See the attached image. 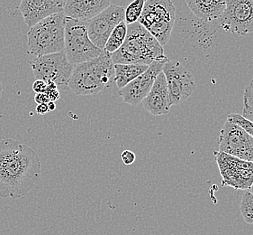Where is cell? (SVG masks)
<instances>
[{
    "label": "cell",
    "instance_id": "obj_1",
    "mask_svg": "<svg viewBox=\"0 0 253 235\" xmlns=\"http://www.w3.org/2000/svg\"><path fill=\"white\" fill-rule=\"evenodd\" d=\"M40 172V159L34 149L12 138L0 140L1 197H24L36 184Z\"/></svg>",
    "mask_w": 253,
    "mask_h": 235
},
{
    "label": "cell",
    "instance_id": "obj_7",
    "mask_svg": "<svg viewBox=\"0 0 253 235\" xmlns=\"http://www.w3.org/2000/svg\"><path fill=\"white\" fill-rule=\"evenodd\" d=\"M36 80L55 83L58 89L69 90V82L74 65L67 60L64 52L35 57L29 61Z\"/></svg>",
    "mask_w": 253,
    "mask_h": 235
},
{
    "label": "cell",
    "instance_id": "obj_26",
    "mask_svg": "<svg viewBox=\"0 0 253 235\" xmlns=\"http://www.w3.org/2000/svg\"><path fill=\"white\" fill-rule=\"evenodd\" d=\"M33 91L37 93H45L47 91V83L41 80H36L33 83Z\"/></svg>",
    "mask_w": 253,
    "mask_h": 235
},
{
    "label": "cell",
    "instance_id": "obj_21",
    "mask_svg": "<svg viewBox=\"0 0 253 235\" xmlns=\"http://www.w3.org/2000/svg\"><path fill=\"white\" fill-rule=\"evenodd\" d=\"M240 211L246 224L253 225V194L244 191L240 204Z\"/></svg>",
    "mask_w": 253,
    "mask_h": 235
},
{
    "label": "cell",
    "instance_id": "obj_10",
    "mask_svg": "<svg viewBox=\"0 0 253 235\" xmlns=\"http://www.w3.org/2000/svg\"><path fill=\"white\" fill-rule=\"evenodd\" d=\"M218 144L220 152L253 163V138L237 125L226 120L219 135Z\"/></svg>",
    "mask_w": 253,
    "mask_h": 235
},
{
    "label": "cell",
    "instance_id": "obj_5",
    "mask_svg": "<svg viewBox=\"0 0 253 235\" xmlns=\"http://www.w3.org/2000/svg\"><path fill=\"white\" fill-rule=\"evenodd\" d=\"M176 20V8L170 0H147L139 23L157 40L166 45Z\"/></svg>",
    "mask_w": 253,
    "mask_h": 235
},
{
    "label": "cell",
    "instance_id": "obj_9",
    "mask_svg": "<svg viewBox=\"0 0 253 235\" xmlns=\"http://www.w3.org/2000/svg\"><path fill=\"white\" fill-rule=\"evenodd\" d=\"M223 30L238 36L253 33V0H229L218 20Z\"/></svg>",
    "mask_w": 253,
    "mask_h": 235
},
{
    "label": "cell",
    "instance_id": "obj_30",
    "mask_svg": "<svg viewBox=\"0 0 253 235\" xmlns=\"http://www.w3.org/2000/svg\"><path fill=\"white\" fill-rule=\"evenodd\" d=\"M2 94H3V87H2V83L0 82V100L2 97Z\"/></svg>",
    "mask_w": 253,
    "mask_h": 235
},
{
    "label": "cell",
    "instance_id": "obj_22",
    "mask_svg": "<svg viewBox=\"0 0 253 235\" xmlns=\"http://www.w3.org/2000/svg\"><path fill=\"white\" fill-rule=\"evenodd\" d=\"M242 116L248 121L253 123V78L244 90Z\"/></svg>",
    "mask_w": 253,
    "mask_h": 235
},
{
    "label": "cell",
    "instance_id": "obj_18",
    "mask_svg": "<svg viewBox=\"0 0 253 235\" xmlns=\"http://www.w3.org/2000/svg\"><path fill=\"white\" fill-rule=\"evenodd\" d=\"M149 66L135 65V64H114L115 79L117 87L120 90L126 87L130 82L135 80L137 77L146 72Z\"/></svg>",
    "mask_w": 253,
    "mask_h": 235
},
{
    "label": "cell",
    "instance_id": "obj_28",
    "mask_svg": "<svg viewBox=\"0 0 253 235\" xmlns=\"http://www.w3.org/2000/svg\"><path fill=\"white\" fill-rule=\"evenodd\" d=\"M49 112L50 111H49V108H48L47 104H39L36 107V113L40 114V115H44V114L49 113Z\"/></svg>",
    "mask_w": 253,
    "mask_h": 235
},
{
    "label": "cell",
    "instance_id": "obj_4",
    "mask_svg": "<svg viewBox=\"0 0 253 235\" xmlns=\"http://www.w3.org/2000/svg\"><path fill=\"white\" fill-rule=\"evenodd\" d=\"M66 15H51L32 26L27 33L28 54L36 57L64 52Z\"/></svg>",
    "mask_w": 253,
    "mask_h": 235
},
{
    "label": "cell",
    "instance_id": "obj_11",
    "mask_svg": "<svg viewBox=\"0 0 253 235\" xmlns=\"http://www.w3.org/2000/svg\"><path fill=\"white\" fill-rule=\"evenodd\" d=\"M171 106L178 105L192 95L196 83L192 74L180 62L168 61L162 68Z\"/></svg>",
    "mask_w": 253,
    "mask_h": 235
},
{
    "label": "cell",
    "instance_id": "obj_23",
    "mask_svg": "<svg viewBox=\"0 0 253 235\" xmlns=\"http://www.w3.org/2000/svg\"><path fill=\"white\" fill-rule=\"evenodd\" d=\"M227 121L233 123L239 127L243 128L246 132L249 133L253 138V123L248 121L238 113H231L227 116Z\"/></svg>",
    "mask_w": 253,
    "mask_h": 235
},
{
    "label": "cell",
    "instance_id": "obj_32",
    "mask_svg": "<svg viewBox=\"0 0 253 235\" xmlns=\"http://www.w3.org/2000/svg\"></svg>",
    "mask_w": 253,
    "mask_h": 235
},
{
    "label": "cell",
    "instance_id": "obj_12",
    "mask_svg": "<svg viewBox=\"0 0 253 235\" xmlns=\"http://www.w3.org/2000/svg\"><path fill=\"white\" fill-rule=\"evenodd\" d=\"M125 21V8L110 5L91 20L86 22V28L92 43L104 51L108 37L120 23Z\"/></svg>",
    "mask_w": 253,
    "mask_h": 235
},
{
    "label": "cell",
    "instance_id": "obj_27",
    "mask_svg": "<svg viewBox=\"0 0 253 235\" xmlns=\"http://www.w3.org/2000/svg\"><path fill=\"white\" fill-rule=\"evenodd\" d=\"M35 102L38 105L39 104H47L50 102V100H49V98H48L46 93H37L35 96Z\"/></svg>",
    "mask_w": 253,
    "mask_h": 235
},
{
    "label": "cell",
    "instance_id": "obj_15",
    "mask_svg": "<svg viewBox=\"0 0 253 235\" xmlns=\"http://www.w3.org/2000/svg\"><path fill=\"white\" fill-rule=\"evenodd\" d=\"M142 106L147 112L155 116L166 115L169 113L171 103L168 92L166 79L161 72L152 85V90L142 101Z\"/></svg>",
    "mask_w": 253,
    "mask_h": 235
},
{
    "label": "cell",
    "instance_id": "obj_13",
    "mask_svg": "<svg viewBox=\"0 0 253 235\" xmlns=\"http://www.w3.org/2000/svg\"><path fill=\"white\" fill-rule=\"evenodd\" d=\"M167 61H154L149 66L146 72L137 77L126 87L119 90L118 95L124 102L131 105H138L146 98L158 75L162 72L163 65Z\"/></svg>",
    "mask_w": 253,
    "mask_h": 235
},
{
    "label": "cell",
    "instance_id": "obj_29",
    "mask_svg": "<svg viewBox=\"0 0 253 235\" xmlns=\"http://www.w3.org/2000/svg\"><path fill=\"white\" fill-rule=\"evenodd\" d=\"M47 105H48L50 112H52V111H54L56 109V104L54 102H49V103H47Z\"/></svg>",
    "mask_w": 253,
    "mask_h": 235
},
{
    "label": "cell",
    "instance_id": "obj_16",
    "mask_svg": "<svg viewBox=\"0 0 253 235\" xmlns=\"http://www.w3.org/2000/svg\"><path fill=\"white\" fill-rule=\"evenodd\" d=\"M111 5L108 0H69L63 14L69 18L87 22L91 20Z\"/></svg>",
    "mask_w": 253,
    "mask_h": 235
},
{
    "label": "cell",
    "instance_id": "obj_25",
    "mask_svg": "<svg viewBox=\"0 0 253 235\" xmlns=\"http://www.w3.org/2000/svg\"><path fill=\"white\" fill-rule=\"evenodd\" d=\"M121 159L123 163L126 166H129V165L134 163V161L136 159V155L131 150H125L122 152Z\"/></svg>",
    "mask_w": 253,
    "mask_h": 235
},
{
    "label": "cell",
    "instance_id": "obj_24",
    "mask_svg": "<svg viewBox=\"0 0 253 235\" xmlns=\"http://www.w3.org/2000/svg\"><path fill=\"white\" fill-rule=\"evenodd\" d=\"M47 83V91H46V94L49 98L50 102H54L55 103L57 100H59L61 97L60 94V91L58 87L56 86L55 83L53 82H46Z\"/></svg>",
    "mask_w": 253,
    "mask_h": 235
},
{
    "label": "cell",
    "instance_id": "obj_14",
    "mask_svg": "<svg viewBox=\"0 0 253 235\" xmlns=\"http://www.w3.org/2000/svg\"><path fill=\"white\" fill-rule=\"evenodd\" d=\"M64 0H23L18 10L27 26H36L41 21L64 10Z\"/></svg>",
    "mask_w": 253,
    "mask_h": 235
},
{
    "label": "cell",
    "instance_id": "obj_17",
    "mask_svg": "<svg viewBox=\"0 0 253 235\" xmlns=\"http://www.w3.org/2000/svg\"><path fill=\"white\" fill-rule=\"evenodd\" d=\"M188 8L199 19L205 22L219 20L226 8V1L188 0Z\"/></svg>",
    "mask_w": 253,
    "mask_h": 235
},
{
    "label": "cell",
    "instance_id": "obj_31",
    "mask_svg": "<svg viewBox=\"0 0 253 235\" xmlns=\"http://www.w3.org/2000/svg\"><path fill=\"white\" fill-rule=\"evenodd\" d=\"M249 192L250 193H252V194H253V184H252V186L250 187V189L248 190Z\"/></svg>",
    "mask_w": 253,
    "mask_h": 235
},
{
    "label": "cell",
    "instance_id": "obj_3",
    "mask_svg": "<svg viewBox=\"0 0 253 235\" xmlns=\"http://www.w3.org/2000/svg\"><path fill=\"white\" fill-rule=\"evenodd\" d=\"M114 79L115 69L111 55L104 51L92 61L74 65L69 90L77 95H94L110 87Z\"/></svg>",
    "mask_w": 253,
    "mask_h": 235
},
{
    "label": "cell",
    "instance_id": "obj_2",
    "mask_svg": "<svg viewBox=\"0 0 253 235\" xmlns=\"http://www.w3.org/2000/svg\"><path fill=\"white\" fill-rule=\"evenodd\" d=\"M114 64H135L150 66L154 61L169 60L160 43L137 22L127 26V35L123 46L111 54Z\"/></svg>",
    "mask_w": 253,
    "mask_h": 235
},
{
    "label": "cell",
    "instance_id": "obj_19",
    "mask_svg": "<svg viewBox=\"0 0 253 235\" xmlns=\"http://www.w3.org/2000/svg\"><path fill=\"white\" fill-rule=\"evenodd\" d=\"M127 35L126 24L124 22L120 23L116 28L113 30L110 36L108 37L104 51L107 52L108 54H113L117 52L124 44L126 40Z\"/></svg>",
    "mask_w": 253,
    "mask_h": 235
},
{
    "label": "cell",
    "instance_id": "obj_20",
    "mask_svg": "<svg viewBox=\"0 0 253 235\" xmlns=\"http://www.w3.org/2000/svg\"><path fill=\"white\" fill-rule=\"evenodd\" d=\"M144 4V0H136L132 2L126 9H125V23L126 26L133 25L139 21L143 11Z\"/></svg>",
    "mask_w": 253,
    "mask_h": 235
},
{
    "label": "cell",
    "instance_id": "obj_8",
    "mask_svg": "<svg viewBox=\"0 0 253 235\" xmlns=\"http://www.w3.org/2000/svg\"><path fill=\"white\" fill-rule=\"evenodd\" d=\"M222 176V185L248 191L253 184V163L220 151L213 152Z\"/></svg>",
    "mask_w": 253,
    "mask_h": 235
},
{
    "label": "cell",
    "instance_id": "obj_6",
    "mask_svg": "<svg viewBox=\"0 0 253 235\" xmlns=\"http://www.w3.org/2000/svg\"><path fill=\"white\" fill-rule=\"evenodd\" d=\"M89 39L86 22L75 20L66 16L64 53L72 65L92 61L103 54Z\"/></svg>",
    "mask_w": 253,
    "mask_h": 235
}]
</instances>
